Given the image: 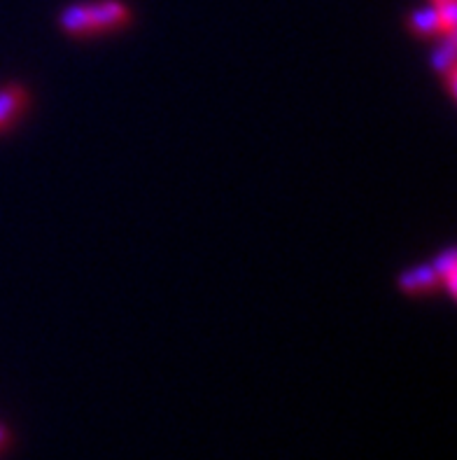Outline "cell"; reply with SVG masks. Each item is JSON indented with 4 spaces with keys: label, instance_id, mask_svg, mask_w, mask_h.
Listing matches in <instances>:
<instances>
[{
    "label": "cell",
    "instance_id": "obj_1",
    "mask_svg": "<svg viewBox=\"0 0 457 460\" xmlns=\"http://www.w3.org/2000/svg\"><path fill=\"white\" fill-rule=\"evenodd\" d=\"M134 22V12L124 0H96L87 3V38L117 33Z\"/></svg>",
    "mask_w": 457,
    "mask_h": 460
},
{
    "label": "cell",
    "instance_id": "obj_2",
    "mask_svg": "<svg viewBox=\"0 0 457 460\" xmlns=\"http://www.w3.org/2000/svg\"><path fill=\"white\" fill-rule=\"evenodd\" d=\"M31 105V92L22 82H7L0 87V136L10 134Z\"/></svg>",
    "mask_w": 457,
    "mask_h": 460
},
{
    "label": "cell",
    "instance_id": "obj_3",
    "mask_svg": "<svg viewBox=\"0 0 457 460\" xmlns=\"http://www.w3.org/2000/svg\"><path fill=\"white\" fill-rule=\"evenodd\" d=\"M400 292L409 295V297H427L441 290V276L436 274V269L432 264H417L413 269H406L394 279Z\"/></svg>",
    "mask_w": 457,
    "mask_h": 460
},
{
    "label": "cell",
    "instance_id": "obj_4",
    "mask_svg": "<svg viewBox=\"0 0 457 460\" xmlns=\"http://www.w3.org/2000/svg\"><path fill=\"white\" fill-rule=\"evenodd\" d=\"M404 26L413 38H420V40H439V38H444V26H441L439 7L436 5L409 12L404 19Z\"/></svg>",
    "mask_w": 457,
    "mask_h": 460
},
{
    "label": "cell",
    "instance_id": "obj_5",
    "mask_svg": "<svg viewBox=\"0 0 457 460\" xmlns=\"http://www.w3.org/2000/svg\"><path fill=\"white\" fill-rule=\"evenodd\" d=\"M429 66L435 70L436 75H444L446 70L455 68L457 66V33L444 35L439 38V45L435 47V52L429 57Z\"/></svg>",
    "mask_w": 457,
    "mask_h": 460
},
{
    "label": "cell",
    "instance_id": "obj_6",
    "mask_svg": "<svg viewBox=\"0 0 457 460\" xmlns=\"http://www.w3.org/2000/svg\"><path fill=\"white\" fill-rule=\"evenodd\" d=\"M429 264L436 269V274H439V276H446V274H451V271H457L455 248H453V245H451V248H446V251L439 252V255H436Z\"/></svg>",
    "mask_w": 457,
    "mask_h": 460
},
{
    "label": "cell",
    "instance_id": "obj_7",
    "mask_svg": "<svg viewBox=\"0 0 457 460\" xmlns=\"http://www.w3.org/2000/svg\"><path fill=\"white\" fill-rule=\"evenodd\" d=\"M444 82H446V92H448V99L453 101V103H455V99H457V66L455 68H451V70H446V73H444Z\"/></svg>",
    "mask_w": 457,
    "mask_h": 460
},
{
    "label": "cell",
    "instance_id": "obj_8",
    "mask_svg": "<svg viewBox=\"0 0 457 460\" xmlns=\"http://www.w3.org/2000/svg\"><path fill=\"white\" fill-rule=\"evenodd\" d=\"M12 444H14V435H12L10 426H5L3 420H0V456L7 454L12 449Z\"/></svg>",
    "mask_w": 457,
    "mask_h": 460
},
{
    "label": "cell",
    "instance_id": "obj_9",
    "mask_svg": "<svg viewBox=\"0 0 457 460\" xmlns=\"http://www.w3.org/2000/svg\"><path fill=\"white\" fill-rule=\"evenodd\" d=\"M444 3H451V0H429V5H444Z\"/></svg>",
    "mask_w": 457,
    "mask_h": 460
}]
</instances>
